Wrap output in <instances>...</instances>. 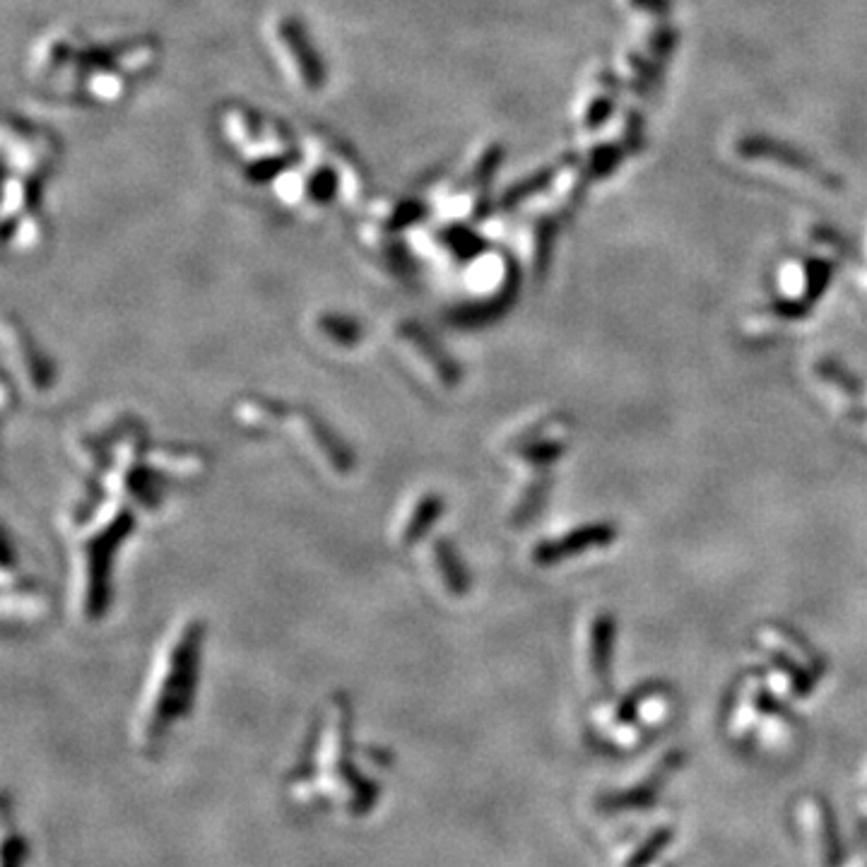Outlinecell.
<instances>
[{"label":"cell","instance_id":"cell-10","mask_svg":"<svg viewBox=\"0 0 867 867\" xmlns=\"http://www.w3.org/2000/svg\"><path fill=\"white\" fill-rule=\"evenodd\" d=\"M833 276V266L825 258H809L805 263V284H803V302L812 309V304L821 299L827 292Z\"/></svg>","mask_w":867,"mask_h":867},{"label":"cell","instance_id":"cell-13","mask_svg":"<svg viewBox=\"0 0 867 867\" xmlns=\"http://www.w3.org/2000/svg\"><path fill=\"white\" fill-rule=\"evenodd\" d=\"M614 106H617V94L612 92L592 99L586 112V128L596 130L600 126H605V120L614 114Z\"/></svg>","mask_w":867,"mask_h":867},{"label":"cell","instance_id":"cell-8","mask_svg":"<svg viewBox=\"0 0 867 867\" xmlns=\"http://www.w3.org/2000/svg\"><path fill=\"white\" fill-rule=\"evenodd\" d=\"M572 162H574V157H566V160H562V162H557L554 167H545V169H540V171H535L533 177H528L525 181L511 186L509 193L503 195V207H513V205H519V203H523V201H528V197L537 195L540 191H545L547 186H550V183L554 181L557 171H562V169L566 167V164H572Z\"/></svg>","mask_w":867,"mask_h":867},{"label":"cell","instance_id":"cell-15","mask_svg":"<svg viewBox=\"0 0 867 867\" xmlns=\"http://www.w3.org/2000/svg\"><path fill=\"white\" fill-rule=\"evenodd\" d=\"M634 8L649 10L661 22H667V13H671V0H632Z\"/></svg>","mask_w":867,"mask_h":867},{"label":"cell","instance_id":"cell-16","mask_svg":"<svg viewBox=\"0 0 867 867\" xmlns=\"http://www.w3.org/2000/svg\"><path fill=\"white\" fill-rule=\"evenodd\" d=\"M600 85H602V87H608V90H610L612 94H620V92H622V82H620V78H614V75H612L610 71L600 73Z\"/></svg>","mask_w":867,"mask_h":867},{"label":"cell","instance_id":"cell-12","mask_svg":"<svg viewBox=\"0 0 867 867\" xmlns=\"http://www.w3.org/2000/svg\"><path fill=\"white\" fill-rule=\"evenodd\" d=\"M675 47H677V31L667 25V22H661L651 35V59L658 63H665L673 56Z\"/></svg>","mask_w":867,"mask_h":867},{"label":"cell","instance_id":"cell-14","mask_svg":"<svg viewBox=\"0 0 867 867\" xmlns=\"http://www.w3.org/2000/svg\"><path fill=\"white\" fill-rule=\"evenodd\" d=\"M624 148L629 152H639L643 148V118L636 109H629L627 120H624Z\"/></svg>","mask_w":867,"mask_h":867},{"label":"cell","instance_id":"cell-9","mask_svg":"<svg viewBox=\"0 0 867 867\" xmlns=\"http://www.w3.org/2000/svg\"><path fill=\"white\" fill-rule=\"evenodd\" d=\"M624 150H627V148L617 145V142H602V145H598L596 150H592L588 162H586V169H584V186L588 181L608 179L610 174L622 164Z\"/></svg>","mask_w":867,"mask_h":867},{"label":"cell","instance_id":"cell-6","mask_svg":"<svg viewBox=\"0 0 867 867\" xmlns=\"http://www.w3.org/2000/svg\"><path fill=\"white\" fill-rule=\"evenodd\" d=\"M617 537V528L612 523H586L581 528L564 533L562 537H552L533 550V562L540 566H552L559 562H569L576 554H586L592 550H605Z\"/></svg>","mask_w":867,"mask_h":867},{"label":"cell","instance_id":"cell-7","mask_svg":"<svg viewBox=\"0 0 867 867\" xmlns=\"http://www.w3.org/2000/svg\"><path fill=\"white\" fill-rule=\"evenodd\" d=\"M614 649V620L608 612H596L588 620L584 639V665L588 677L596 683H608Z\"/></svg>","mask_w":867,"mask_h":867},{"label":"cell","instance_id":"cell-1","mask_svg":"<svg viewBox=\"0 0 867 867\" xmlns=\"http://www.w3.org/2000/svg\"><path fill=\"white\" fill-rule=\"evenodd\" d=\"M349 732V709H328L284 778V795L296 809L343 821H365L377 809L381 783L374 772L386 769V762L377 752H359Z\"/></svg>","mask_w":867,"mask_h":867},{"label":"cell","instance_id":"cell-11","mask_svg":"<svg viewBox=\"0 0 867 867\" xmlns=\"http://www.w3.org/2000/svg\"><path fill=\"white\" fill-rule=\"evenodd\" d=\"M29 860V843L20 831L5 829L3 839V867H27Z\"/></svg>","mask_w":867,"mask_h":867},{"label":"cell","instance_id":"cell-3","mask_svg":"<svg viewBox=\"0 0 867 867\" xmlns=\"http://www.w3.org/2000/svg\"><path fill=\"white\" fill-rule=\"evenodd\" d=\"M569 432L572 430L562 417H543L511 436L513 466L521 470V482H525L513 503V513L519 519H525L537 509V503H543V489L550 482L547 470L566 451Z\"/></svg>","mask_w":867,"mask_h":867},{"label":"cell","instance_id":"cell-2","mask_svg":"<svg viewBox=\"0 0 867 867\" xmlns=\"http://www.w3.org/2000/svg\"><path fill=\"white\" fill-rule=\"evenodd\" d=\"M197 643H201V632L195 624H189L177 632V639H171L164 651L157 675L152 677L133 723V742L142 754H157L171 728H177V723L189 711Z\"/></svg>","mask_w":867,"mask_h":867},{"label":"cell","instance_id":"cell-4","mask_svg":"<svg viewBox=\"0 0 867 867\" xmlns=\"http://www.w3.org/2000/svg\"><path fill=\"white\" fill-rule=\"evenodd\" d=\"M754 643L766 661L764 673L772 675L774 689L786 691V697H807V691H812L827 671L825 661L803 641V636L778 624L756 632Z\"/></svg>","mask_w":867,"mask_h":867},{"label":"cell","instance_id":"cell-5","mask_svg":"<svg viewBox=\"0 0 867 867\" xmlns=\"http://www.w3.org/2000/svg\"><path fill=\"white\" fill-rule=\"evenodd\" d=\"M738 152H740V157H744V160L776 162V164H781V167H788V169H795L800 174H805V177L815 179L821 186H827V189H841V181H839L837 174L827 171L817 160H812L809 155H805L803 150L788 145V142L766 138V136H744L738 142Z\"/></svg>","mask_w":867,"mask_h":867}]
</instances>
